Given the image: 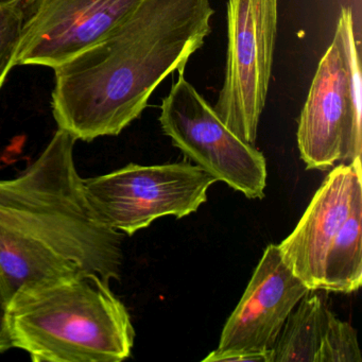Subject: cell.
<instances>
[{"label":"cell","instance_id":"cell-1","mask_svg":"<svg viewBox=\"0 0 362 362\" xmlns=\"http://www.w3.org/2000/svg\"><path fill=\"white\" fill-rule=\"evenodd\" d=\"M211 0H144L109 35L54 69L52 107L76 141L117 136L211 33Z\"/></svg>","mask_w":362,"mask_h":362},{"label":"cell","instance_id":"cell-2","mask_svg":"<svg viewBox=\"0 0 362 362\" xmlns=\"http://www.w3.org/2000/svg\"><path fill=\"white\" fill-rule=\"evenodd\" d=\"M76 141L58 129L27 170L0 180V285L9 305L20 292L58 279H119L122 235L90 211L74 160Z\"/></svg>","mask_w":362,"mask_h":362},{"label":"cell","instance_id":"cell-3","mask_svg":"<svg viewBox=\"0 0 362 362\" xmlns=\"http://www.w3.org/2000/svg\"><path fill=\"white\" fill-rule=\"evenodd\" d=\"M13 347L35 362H120L135 332L110 281L77 275L20 292L9 305Z\"/></svg>","mask_w":362,"mask_h":362},{"label":"cell","instance_id":"cell-4","mask_svg":"<svg viewBox=\"0 0 362 362\" xmlns=\"http://www.w3.org/2000/svg\"><path fill=\"white\" fill-rule=\"evenodd\" d=\"M298 145L313 170L361 158V74L349 8L341 10L334 40L317 65L298 119Z\"/></svg>","mask_w":362,"mask_h":362},{"label":"cell","instance_id":"cell-5","mask_svg":"<svg viewBox=\"0 0 362 362\" xmlns=\"http://www.w3.org/2000/svg\"><path fill=\"white\" fill-rule=\"evenodd\" d=\"M216 182L188 162L130 164L107 175L82 179V188L100 223L132 236L158 218L180 219L198 211Z\"/></svg>","mask_w":362,"mask_h":362},{"label":"cell","instance_id":"cell-6","mask_svg":"<svg viewBox=\"0 0 362 362\" xmlns=\"http://www.w3.org/2000/svg\"><path fill=\"white\" fill-rule=\"evenodd\" d=\"M160 124L173 146L216 181L247 198H264L268 177L264 154L222 122L184 71L163 99Z\"/></svg>","mask_w":362,"mask_h":362},{"label":"cell","instance_id":"cell-7","mask_svg":"<svg viewBox=\"0 0 362 362\" xmlns=\"http://www.w3.org/2000/svg\"><path fill=\"white\" fill-rule=\"evenodd\" d=\"M277 25L279 0H228L226 74L214 110L251 145L268 97Z\"/></svg>","mask_w":362,"mask_h":362},{"label":"cell","instance_id":"cell-8","mask_svg":"<svg viewBox=\"0 0 362 362\" xmlns=\"http://www.w3.org/2000/svg\"><path fill=\"white\" fill-rule=\"evenodd\" d=\"M25 22L16 65L52 69L100 42L144 0H37Z\"/></svg>","mask_w":362,"mask_h":362},{"label":"cell","instance_id":"cell-9","mask_svg":"<svg viewBox=\"0 0 362 362\" xmlns=\"http://www.w3.org/2000/svg\"><path fill=\"white\" fill-rule=\"evenodd\" d=\"M308 291L284 262L279 245H269L224 325L218 351H272L288 315Z\"/></svg>","mask_w":362,"mask_h":362},{"label":"cell","instance_id":"cell-10","mask_svg":"<svg viewBox=\"0 0 362 362\" xmlns=\"http://www.w3.org/2000/svg\"><path fill=\"white\" fill-rule=\"evenodd\" d=\"M361 177V158L334 167L298 226L277 245L290 270L313 291L321 290L328 247L362 197Z\"/></svg>","mask_w":362,"mask_h":362},{"label":"cell","instance_id":"cell-11","mask_svg":"<svg viewBox=\"0 0 362 362\" xmlns=\"http://www.w3.org/2000/svg\"><path fill=\"white\" fill-rule=\"evenodd\" d=\"M329 309L310 290L288 315L273 351V362H315Z\"/></svg>","mask_w":362,"mask_h":362},{"label":"cell","instance_id":"cell-12","mask_svg":"<svg viewBox=\"0 0 362 362\" xmlns=\"http://www.w3.org/2000/svg\"><path fill=\"white\" fill-rule=\"evenodd\" d=\"M362 197L354 203L342 228L328 247L321 290L351 293L362 284Z\"/></svg>","mask_w":362,"mask_h":362},{"label":"cell","instance_id":"cell-13","mask_svg":"<svg viewBox=\"0 0 362 362\" xmlns=\"http://www.w3.org/2000/svg\"><path fill=\"white\" fill-rule=\"evenodd\" d=\"M28 5L27 0H0V90L16 66Z\"/></svg>","mask_w":362,"mask_h":362},{"label":"cell","instance_id":"cell-14","mask_svg":"<svg viewBox=\"0 0 362 362\" xmlns=\"http://www.w3.org/2000/svg\"><path fill=\"white\" fill-rule=\"evenodd\" d=\"M362 356L355 328L328 313L325 330L315 362H361Z\"/></svg>","mask_w":362,"mask_h":362},{"label":"cell","instance_id":"cell-15","mask_svg":"<svg viewBox=\"0 0 362 362\" xmlns=\"http://www.w3.org/2000/svg\"><path fill=\"white\" fill-rule=\"evenodd\" d=\"M273 362V351H220L209 353L203 362Z\"/></svg>","mask_w":362,"mask_h":362},{"label":"cell","instance_id":"cell-16","mask_svg":"<svg viewBox=\"0 0 362 362\" xmlns=\"http://www.w3.org/2000/svg\"><path fill=\"white\" fill-rule=\"evenodd\" d=\"M8 313H9V303L0 285V354L5 353L8 349L13 347L11 334H10Z\"/></svg>","mask_w":362,"mask_h":362},{"label":"cell","instance_id":"cell-17","mask_svg":"<svg viewBox=\"0 0 362 362\" xmlns=\"http://www.w3.org/2000/svg\"><path fill=\"white\" fill-rule=\"evenodd\" d=\"M27 1H28L29 5H31V4H35L37 0H27Z\"/></svg>","mask_w":362,"mask_h":362}]
</instances>
